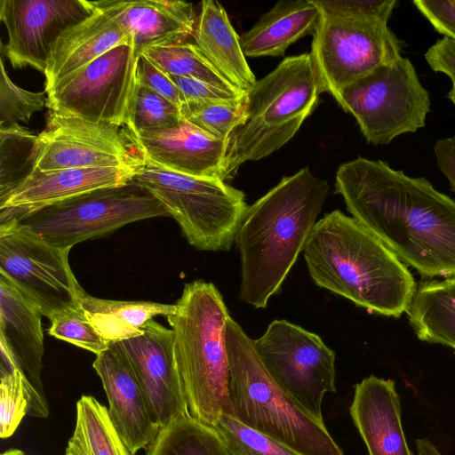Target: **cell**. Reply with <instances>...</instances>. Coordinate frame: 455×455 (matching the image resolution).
<instances>
[{"label": "cell", "mask_w": 455, "mask_h": 455, "mask_svg": "<svg viewBox=\"0 0 455 455\" xmlns=\"http://www.w3.org/2000/svg\"><path fill=\"white\" fill-rule=\"evenodd\" d=\"M0 198H2L33 171L37 135L19 124L0 126Z\"/></svg>", "instance_id": "1f68e13d"}, {"label": "cell", "mask_w": 455, "mask_h": 455, "mask_svg": "<svg viewBox=\"0 0 455 455\" xmlns=\"http://www.w3.org/2000/svg\"><path fill=\"white\" fill-rule=\"evenodd\" d=\"M180 112L184 120L205 133L219 140H228L245 122V95L225 101L186 102Z\"/></svg>", "instance_id": "d6a6232c"}, {"label": "cell", "mask_w": 455, "mask_h": 455, "mask_svg": "<svg viewBox=\"0 0 455 455\" xmlns=\"http://www.w3.org/2000/svg\"><path fill=\"white\" fill-rule=\"evenodd\" d=\"M167 217L159 200L138 184L107 188L57 203L13 220L47 243L71 249L141 220Z\"/></svg>", "instance_id": "9c48e42d"}, {"label": "cell", "mask_w": 455, "mask_h": 455, "mask_svg": "<svg viewBox=\"0 0 455 455\" xmlns=\"http://www.w3.org/2000/svg\"><path fill=\"white\" fill-rule=\"evenodd\" d=\"M43 313L0 274V341L10 349L29 383L45 396L41 373L44 356Z\"/></svg>", "instance_id": "7402d4cb"}, {"label": "cell", "mask_w": 455, "mask_h": 455, "mask_svg": "<svg viewBox=\"0 0 455 455\" xmlns=\"http://www.w3.org/2000/svg\"><path fill=\"white\" fill-rule=\"evenodd\" d=\"M141 164L49 172L33 169L12 191L0 198V224L83 194L127 185L134 180Z\"/></svg>", "instance_id": "e0dca14e"}, {"label": "cell", "mask_w": 455, "mask_h": 455, "mask_svg": "<svg viewBox=\"0 0 455 455\" xmlns=\"http://www.w3.org/2000/svg\"><path fill=\"white\" fill-rule=\"evenodd\" d=\"M117 343L126 355L160 428L188 414L172 329L151 320L140 335Z\"/></svg>", "instance_id": "2e32d148"}, {"label": "cell", "mask_w": 455, "mask_h": 455, "mask_svg": "<svg viewBox=\"0 0 455 455\" xmlns=\"http://www.w3.org/2000/svg\"><path fill=\"white\" fill-rule=\"evenodd\" d=\"M70 250L47 243L16 220L0 224V274L50 321L80 307L85 292L69 266Z\"/></svg>", "instance_id": "4fadbf2b"}, {"label": "cell", "mask_w": 455, "mask_h": 455, "mask_svg": "<svg viewBox=\"0 0 455 455\" xmlns=\"http://www.w3.org/2000/svg\"><path fill=\"white\" fill-rule=\"evenodd\" d=\"M335 190L403 263L426 278L455 276V201L426 178L357 157L338 168Z\"/></svg>", "instance_id": "6da1fadb"}, {"label": "cell", "mask_w": 455, "mask_h": 455, "mask_svg": "<svg viewBox=\"0 0 455 455\" xmlns=\"http://www.w3.org/2000/svg\"><path fill=\"white\" fill-rule=\"evenodd\" d=\"M134 180L161 202L193 247L226 251L235 243L249 206L243 191L220 179L165 170L143 156Z\"/></svg>", "instance_id": "52a82bcc"}, {"label": "cell", "mask_w": 455, "mask_h": 455, "mask_svg": "<svg viewBox=\"0 0 455 455\" xmlns=\"http://www.w3.org/2000/svg\"><path fill=\"white\" fill-rule=\"evenodd\" d=\"M322 93L310 52L283 59L245 92L246 119L228 138L225 180L247 161L286 144L317 105Z\"/></svg>", "instance_id": "8992f818"}, {"label": "cell", "mask_w": 455, "mask_h": 455, "mask_svg": "<svg viewBox=\"0 0 455 455\" xmlns=\"http://www.w3.org/2000/svg\"><path fill=\"white\" fill-rule=\"evenodd\" d=\"M132 39L137 53L155 46L187 43L197 17L191 3L177 0L93 1Z\"/></svg>", "instance_id": "ffe728a7"}, {"label": "cell", "mask_w": 455, "mask_h": 455, "mask_svg": "<svg viewBox=\"0 0 455 455\" xmlns=\"http://www.w3.org/2000/svg\"><path fill=\"white\" fill-rule=\"evenodd\" d=\"M140 57L131 38L44 91L46 107L60 115L127 128Z\"/></svg>", "instance_id": "8fae6325"}, {"label": "cell", "mask_w": 455, "mask_h": 455, "mask_svg": "<svg viewBox=\"0 0 455 455\" xmlns=\"http://www.w3.org/2000/svg\"><path fill=\"white\" fill-rule=\"evenodd\" d=\"M1 455H28L23 451L16 448L8 449L1 453Z\"/></svg>", "instance_id": "f6af8a7d"}, {"label": "cell", "mask_w": 455, "mask_h": 455, "mask_svg": "<svg viewBox=\"0 0 455 455\" xmlns=\"http://www.w3.org/2000/svg\"><path fill=\"white\" fill-rule=\"evenodd\" d=\"M193 37L207 60L235 87L246 92L256 83L242 50L240 36L219 2L201 3Z\"/></svg>", "instance_id": "d4e9b609"}, {"label": "cell", "mask_w": 455, "mask_h": 455, "mask_svg": "<svg viewBox=\"0 0 455 455\" xmlns=\"http://www.w3.org/2000/svg\"><path fill=\"white\" fill-rule=\"evenodd\" d=\"M51 322L52 325L48 330L50 335L96 355L105 351L110 344L92 325L81 307L62 312Z\"/></svg>", "instance_id": "8d00e7d4"}, {"label": "cell", "mask_w": 455, "mask_h": 455, "mask_svg": "<svg viewBox=\"0 0 455 455\" xmlns=\"http://www.w3.org/2000/svg\"><path fill=\"white\" fill-rule=\"evenodd\" d=\"M328 190L327 180L305 167L248 206L235 239L242 301L265 308L279 291L304 251Z\"/></svg>", "instance_id": "7a4b0ae2"}, {"label": "cell", "mask_w": 455, "mask_h": 455, "mask_svg": "<svg viewBox=\"0 0 455 455\" xmlns=\"http://www.w3.org/2000/svg\"><path fill=\"white\" fill-rule=\"evenodd\" d=\"M96 11L85 0H1L0 18L8 32V43L1 44L15 68L46 69L54 44L69 28Z\"/></svg>", "instance_id": "9a60e30c"}, {"label": "cell", "mask_w": 455, "mask_h": 455, "mask_svg": "<svg viewBox=\"0 0 455 455\" xmlns=\"http://www.w3.org/2000/svg\"><path fill=\"white\" fill-rule=\"evenodd\" d=\"M226 343L233 417L301 455H344L324 422L303 410L272 379L254 340L232 317L227 322Z\"/></svg>", "instance_id": "5b68a950"}, {"label": "cell", "mask_w": 455, "mask_h": 455, "mask_svg": "<svg viewBox=\"0 0 455 455\" xmlns=\"http://www.w3.org/2000/svg\"><path fill=\"white\" fill-rule=\"evenodd\" d=\"M213 427L231 455H301L285 444L248 427L229 414H220Z\"/></svg>", "instance_id": "836d02e7"}, {"label": "cell", "mask_w": 455, "mask_h": 455, "mask_svg": "<svg viewBox=\"0 0 455 455\" xmlns=\"http://www.w3.org/2000/svg\"><path fill=\"white\" fill-rule=\"evenodd\" d=\"M137 84L164 97L180 109L185 103L180 91L169 76L143 55L137 65Z\"/></svg>", "instance_id": "f35d334b"}, {"label": "cell", "mask_w": 455, "mask_h": 455, "mask_svg": "<svg viewBox=\"0 0 455 455\" xmlns=\"http://www.w3.org/2000/svg\"><path fill=\"white\" fill-rule=\"evenodd\" d=\"M141 55L167 75L196 79L234 94L245 93L231 84L196 44L150 47Z\"/></svg>", "instance_id": "4dcf8cb0"}, {"label": "cell", "mask_w": 455, "mask_h": 455, "mask_svg": "<svg viewBox=\"0 0 455 455\" xmlns=\"http://www.w3.org/2000/svg\"><path fill=\"white\" fill-rule=\"evenodd\" d=\"M264 367L303 410L320 421L322 403L335 388V353L321 337L286 320H274L254 339Z\"/></svg>", "instance_id": "7c38bea8"}, {"label": "cell", "mask_w": 455, "mask_h": 455, "mask_svg": "<svg viewBox=\"0 0 455 455\" xmlns=\"http://www.w3.org/2000/svg\"><path fill=\"white\" fill-rule=\"evenodd\" d=\"M93 2V1H92ZM131 37L111 17L96 8L90 17L65 31L49 56L45 92Z\"/></svg>", "instance_id": "603a6c76"}, {"label": "cell", "mask_w": 455, "mask_h": 455, "mask_svg": "<svg viewBox=\"0 0 455 455\" xmlns=\"http://www.w3.org/2000/svg\"><path fill=\"white\" fill-rule=\"evenodd\" d=\"M424 56L433 71L446 75L455 84L454 40L443 36L427 50Z\"/></svg>", "instance_id": "b9f144b4"}, {"label": "cell", "mask_w": 455, "mask_h": 455, "mask_svg": "<svg viewBox=\"0 0 455 455\" xmlns=\"http://www.w3.org/2000/svg\"><path fill=\"white\" fill-rule=\"evenodd\" d=\"M326 15L356 19H379L387 21L396 0H313Z\"/></svg>", "instance_id": "74e56055"}, {"label": "cell", "mask_w": 455, "mask_h": 455, "mask_svg": "<svg viewBox=\"0 0 455 455\" xmlns=\"http://www.w3.org/2000/svg\"><path fill=\"white\" fill-rule=\"evenodd\" d=\"M334 99L373 145L389 144L423 128L431 105L414 65L403 57L343 88Z\"/></svg>", "instance_id": "ba28073f"}, {"label": "cell", "mask_w": 455, "mask_h": 455, "mask_svg": "<svg viewBox=\"0 0 455 455\" xmlns=\"http://www.w3.org/2000/svg\"><path fill=\"white\" fill-rule=\"evenodd\" d=\"M436 165L455 193V135L438 140L434 145Z\"/></svg>", "instance_id": "7bdbcfd3"}, {"label": "cell", "mask_w": 455, "mask_h": 455, "mask_svg": "<svg viewBox=\"0 0 455 455\" xmlns=\"http://www.w3.org/2000/svg\"><path fill=\"white\" fill-rule=\"evenodd\" d=\"M403 42L379 19H356L321 12L310 55L322 92L335 98L347 85L402 58Z\"/></svg>", "instance_id": "30bf717a"}, {"label": "cell", "mask_w": 455, "mask_h": 455, "mask_svg": "<svg viewBox=\"0 0 455 455\" xmlns=\"http://www.w3.org/2000/svg\"><path fill=\"white\" fill-rule=\"evenodd\" d=\"M412 4L438 33L455 41V0H414Z\"/></svg>", "instance_id": "ab89813d"}, {"label": "cell", "mask_w": 455, "mask_h": 455, "mask_svg": "<svg viewBox=\"0 0 455 455\" xmlns=\"http://www.w3.org/2000/svg\"><path fill=\"white\" fill-rule=\"evenodd\" d=\"M447 98L455 107V84H452L451 90L448 92Z\"/></svg>", "instance_id": "bcb514c9"}, {"label": "cell", "mask_w": 455, "mask_h": 455, "mask_svg": "<svg viewBox=\"0 0 455 455\" xmlns=\"http://www.w3.org/2000/svg\"><path fill=\"white\" fill-rule=\"evenodd\" d=\"M166 317L188 413L213 426L220 414L232 415L226 343L231 316L223 297L212 283L193 281Z\"/></svg>", "instance_id": "277c9868"}, {"label": "cell", "mask_w": 455, "mask_h": 455, "mask_svg": "<svg viewBox=\"0 0 455 455\" xmlns=\"http://www.w3.org/2000/svg\"><path fill=\"white\" fill-rule=\"evenodd\" d=\"M76 424L65 455H132L111 420L108 409L92 395L76 403Z\"/></svg>", "instance_id": "f1b7e54d"}, {"label": "cell", "mask_w": 455, "mask_h": 455, "mask_svg": "<svg viewBox=\"0 0 455 455\" xmlns=\"http://www.w3.org/2000/svg\"><path fill=\"white\" fill-rule=\"evenodd\" d=\"M130 134L142 156L161 168L226 180L224 162L228 140L216 139L186 120L172 129Z\"/></svg>", "instance_id": "d6986e66"}, {"label": "cell", "mask_w": 455, "mask_h": 455, "mask_svg": "<svg viewBox=\"0 0 455 455\" xmlns=\"http://www.w3.org/2000/svg\"><path fill=\"white\" fill-rule=\"evenodd\" d=\"M92 366L108 397L111 420L131 453L135 455L153 441L160 429L145 393L117 342H111L96 355Z\"/></svg>", "instance_id": "ac0fdd59"}, {"label": "cell", "mask_w": 455, "mask_h": 455, "mask_svg": "<svg viewBox=\"0 0 455 455\" xmlns=\"http://www.w3.org/2000/svg\"><path fill=\"white\" fill-rule=\"evenodd\" d=\"M406 315L419 340L455 350V276L421 282Z\"/></svg>", "instance_id": "484cf974"}, {"label": "cell", "mask_w": 455, "mask_h": 455, "mask_svg": "<svg viewBox=\"0 0 455 455\" xmlns=\"http://www.w3.org/2000/svg\"><path fill=\"white\" fill-rule=\"evenodd\" d=\"M45 92H33L15 84L10 78L1 59L0 126L28 123L34 113L40 111L47 97Z\"/></svg>", "instance_id": "d590c367"}, {"label": "cell", "mask_w": 455, "mask_h": 455, "mask_svg": "<svg viewBox=\"0 0 455 455\" xmlns=\"http://www.w3.org/2000/svg\"><path fill=\"white\" fill-rule=\"evenodd\" d=\"M303 252L316 285L370 312L398 318L417 291L406 265L356 220L339 210L317 220Z\"/></svg>", "instance_id": "3957f363"}, {"label": "cell", "mask_w": 455, "mask_h": 455, "mask_svg": "<svg viewBox=\"0 0 455 455\" xmlns=\"http://www.w3.org/2000/svg\"><path fill=\"white\" fill-rule=\"evenodd\" d=\"M183 120L180 108L137 84L127 127L131 133L172 129Z\"/></svg>", "instance_id": "e575fe53"}, {"label": "cell", "mask_w": 455, "mask_h": 455, "mask_svg": "<svg viewBox=\"0 0 455 455\" xmlns=\"http://www.w3.org/2000/svg\"><path fill=\"white\" fill-rule=\"evenodd\" d=\"M0 436H12L25 415L46 418V397L29 383L7 346L0 341Z\"/></svg>", "instance_id": "83f0119b"}, {"label": "cell", "mask_w": 455, "mask_h": 455, "mask_svg": "<svg viewBox=\"0 0 455 455\" xmlns=\"http://www.w3.org/2000/svg\"><path fill=\"white\" fill-rule=\"evenodd\" d=\"M167 75V74H166ZM180 91L186 102H215L240 99L244 94H234L207 83L174 75H167Z\"/></svg>", "instance_id": "60d3db41"}, {"label": "cell", "mask_w": 455, "mask_h": 455, "mask_svg": "<svg viewBox=\"0 0 455 455\" xmlns=\"http://www.w3.org/2000/svg\"><path fill=\"white\" fill-rule=\"evenodd\" d=\"M401 412L400 395L393 379L371 375L355 385L350 415L369 455H413Z\"/></svg>", "instance_id": "44dd1931"}, {"label": "cell", "mask_w": 455, "mask_h": 455, "mask_svg": "<svg viewBox=\"0 0 455 455\" xmlns=\"http://www.w3.org/2000/svg\"><path fill=\"white\" fill-rule=\"evenodd\" d=\"M122 128L49 110L45 129L36 138L34 169L139 166L142 155L128 129Z\"/></svg>", "instance_id": "5bb4252c"}, {"label": "cell", "mask_w": 455, "mask_h": 455, "mask_svg": "<svg viewBox=\"0 0 455 455\" xmlns=\"http://www.w3.org/2000/svg\"><path fill=\"white\" fill-rule=\"evenodd\" d=\"M79 305L92 325L109 343L140 335L153 317L167 316L176 310V304L104 299L86 292Z\"/></svg>", "instance_id": "4316f807"}, {"label": "cell", "mask_w": 455, "mask_h": 455, "mask_svg": "<svg viewBox=\"0 0 455 455\" xmlns=\"http://www.w3.org/2000/svg\"><path fill=\"white\" fill-rule=\"evenodd\" d=\"M147 447L146 455H231L217 429L189 413L162 427Z\"/></svg>", "instance_id": "f546056e"}, {"label": "cell", "mask_w": 455, "mask_h": 455, "mask_svg": "<svg viewBox=\"0 0 455 455\" xmlns=\"http://www.w3.org/2000/svg\"><path fill=\"white\" fill-rule=\"evenodd\" d=\"M321 12L313 0H281L240 36L245 57L282 56L314 32Z\"/></svg>", "instance_id": "cb8c5ba5"}, {"label": "cell", "mask_w": 455, "mask_h": 455, "mask_svg": "<svg viewBox=\"0 0 455 455\" xmlns=\"http://www.w3.org/2000/svg\"><path fill=\"white\" fill-rule=\"evenodd\" d=\"M415 444L418 455H443L428 438L417 439Z\"/></svg>", "instance_id": "ee69618b"}]
</instances>
